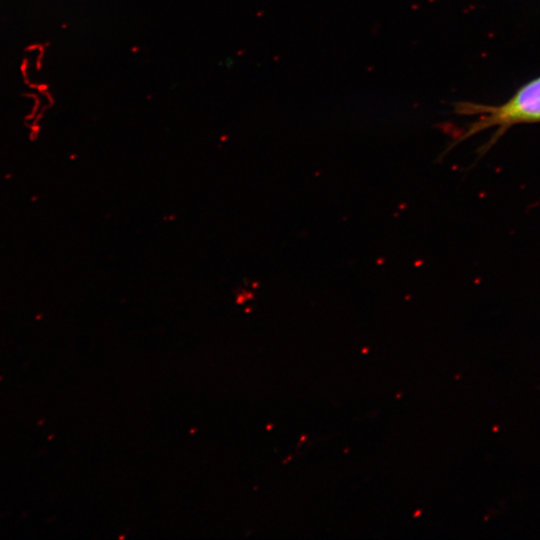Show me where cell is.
Instances as JSON below:
<instances>
[{
  "label": "cell",
  "instance_id": "cell-1",
  "mask_svg": "<svg viewBox=\"0 0 540 540\" xmlns=\"http://www.w3.org/2000/svg\"><path fill=\"white\" fill-rule=\"evenodd\" d=\"M457 114L474 116L466 130L448 148L488 129H495L490 145L510 127L519 124L540 122V76L520 86L516 92L500 105H487L469 101L454 103Z\"/></svg>",
  "mask_w": 540,
  "mask_h": 540
}]
</instances>
